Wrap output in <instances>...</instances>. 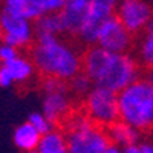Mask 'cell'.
<instances>
[{"mask_svg":"<svg viewBox=\"0 0 153 153\" xmlns=\"http://www.w3.org/2000/svg\"><path fill=\"white\" fill-rule=\"evenodd\" d=\"M120 120L141 132L153 129V87L147 78H138L118 92Z\"/></svg>","mask_w":153,"mask_h":153,"instance_id":"obj_3","label":"cell"},{"mask_svg":"<svg viewBox=\"0 0 153 153\" xmlns=\"http://www.w3.org/2000/svg\"><path fill=\"white\" fill-rule=\"evenodd\" d=\"M89 3H91V0H66L65 6L60 11L65 34L76 37L87 14Z\"/></svg>","mask_w":153,"mask_h":153,"instance_id":"obj_10","label":"cell"},{"mask_svg":"<svg viewBox=\"0 0 153 153\" xmlns=\"http://www.w3.org/2000/svg\"><path fill=\"white\" fill-rule=\"evenodd\" d=\"M2 65H5L6 69L9 71L12 80H14V84L16 83L23 84V83L29 81L32 78L34 72L37 71L34 66V61L25 55H19L14 60H11L8 63H2Z\"/></svg>","mask_w":153,"mask_h":153,"instance_id":"obj_13","label":"cell"},{"mask_svg":"<svg viewBox=\"0 0 153 153\" xmlns=\"http://www.w3.org/2000/svg\"><path fill=\"white\" fill-rule=\"evenodd\" d=\"M2 38H3V29H2V25H0V42H2Z\"/></svg>","mask_w":153,"mask_h":153,"instance_id":"obj_28","label":"cell"},{"mask_svg":"<svg viewBox=\"0 0 153 153\" xmlns=\"http://www.w3.org/2000/svg\"><path fill=\"white\" fill-rule=\"evenodd\" d=\"M28 153H40V152H38V150L35 149V150H31V152H28Z\"/></svg>","mask_w":153,"mask_h":153,"instance_id":"obj_29","label":"cell"},{"mask_svg":"<svg viewBox=\"0 0 153 153\" xmlns=\"http://www.w3.org/2000/svg\"><path fill=\"white\" fill-rule=\"evenodd\" d=\"M2 9L23 16L29 20L38 19V12L32 0H2Z\"/></svg>","mask_w":153,"mask_h":153,"instance_id":"obj_16","label":"cell"},{"mask_svg":"<svg viewBox=\"0 0 153 153\" xmlns=\"http://www.w3.org/2000/svg\"><path fill=\"white\" fill-rule=\"evenodd\" d=\"M115 14L133 35L147 29L153 17V9L146 0H120Z\"/></svg>","mask_w":153,"mask_h":153,"instance_id":"obj_8","label":"cell"},{"mask_svg":"<svg viewBox=\"0 0 153 153\" xmlns=\"http://www.w3.org/2000/svg\"><path fill=\"white\" fill-rule=\"evenodd\" d=\"M146 31L153 32V17H152V20H150V23H149V26H147V29H146Z\"/></svg>","mask_w":153,"mask_h":153,"instance_id":"obj_26","label":"cell"},{"mask_svg":"<svg viewBox=\"0 0 153 153\" xmlns=\"http://www.w3.org/2000/svg\"><path fill=\"white\" fill-rule=\"evenodd\" d=\"M43 113L55 123L66 121L72 115V98H71V87H63L58 91L46 92L43 100Z\"/></svg>","mask_w":153,"mask_h":153,"instance_id":"obj_9","label":"cell"},{"mask_svg":"<svg viewBox=\"0 0 153 153\" xmlns=\"http://www.w3.org/2000/svg\"><path fill=\"white\" fill-rule=\"evenodd\" d=\"M133 34L127 29L117 14L109 16L98 29L97 43L112 52H127L132 46Z\"/></svg>","mask_w":153,"mask_h":153,"instance_id":"obj_7","label":"cell"},{"mask_svg":"<svg viewBox=\"0 0 153 153\" xmlns=\"http://www.w3.org/2000/svg\"><path fill=\"white\" fill-rule=\"evenodd\" d=\"M141 149H143V153H153V139L141 143Z\"/></svg>","mask_w":153,"mask_h":153,"instance_id":"obj_25","label":"cell"},{"mask_svg":"<svg viewBox=\"0 0 153 153\" xmlns=\"http://www.w3.org/2000/svg\"><path fill=\"white\" fill-rule=\"evenodd\" d=\"M37 150L40 153H69L66 133L52 129L42 136Z\"/></svg>","mask_w":153,"mask_h":153,"instance_id":"obj_14","label":"cell"},{"mask_svg":"<svg viewBox=\"0 0 153 153\" xmlns=\"http://www.w3.org/2000/svg\"><path fill=\"white\" fill-rule=\"evenodd\" d=\"M83 72L91 76L95 86L121 92L139 78V63L127 52H112L92 45L83 52Z\"/></svg>","mask_w":153,"mask_h":153,"instance_id":"obj_1","label":"cell"},{"mask_svg":"<svg viewBox=\"0 0 153 153\" xmlns=\"http://www.w3.org/2000/svg\"><path fill=\"white\" fill-rule=\"evenodd\" d=\"M28 121H29L42 135H45V133H48V132H51V130L54 129V123L51 121L43 112H32L29 117H28Z\"/></svg>","mask_w":153,"mask_h":153,"instance_id":"obj_20","label":"cell"},{"mask_svg":"<svg viewBox=\"0 0 153 153\" xmlns=\"http://www.w3.org/2000/svg\"><path fill=\"white\" fill-rule=\"evenodd\" d=\"M12 84H14V80H12L9 71L6 69L5 65L0 63V87L6 89V87H11Z\"/></svg>","mask_w":153,"mask_h":153,"instance_id":"obj_22","label":"cell"},{"mask_svg":"<svg viewBox=\"0 0 153 153\" xmlns=\"http://www.w3.org/2000/svg\"><path fill=\"white\" fill-rule=\"evenodd\" d=\"M94 81L91 80V76H89L86 72H80V74H76L74 78L69 81V87H71V92L75 94L76 97H86L89 94V91L94 87Z\"/></svg>","mask_w":153,"mask_h":153,"instance_id":"obj_18","label":"cell"},{"mask_svg":"<svg viewBox=\"0 0 153 153\" xmlns=\"http://www.w3.org/2000/svg\"><path fill=\"white\" fill-rule=\"evenodd\" d=\"M32 2L38 12V17H42L43 14H49V12H60L66 0H32Z\"/></svg>","mask_w":153,"mask_h":153,"instance_id":"obj_19","label":"cell"},{"mask_svg":"<svg viewBox=\"0 0 153 153\" xmlns=\"http://www.w3.org/2000/svg\"><path fill=\"white\" fill-rule=\"evenodd\" d=\"M139 58L149 72H153V32L144 31V37L139 43Z\"/></svg>","mask_w":153,"mask_h":153,"instance_id":"obj_17","label":"cell"},{"mask_svg":"<svg viewBox=\"0 0 153 153\" xmlns=\"http://www.w3.org/2000/svg\"><path fill=\"white\" fill-rule=\"evenodd\" d=\"M0 25L3 29L2 42L14 46L17 49H25L35 40V28L32 20L2 9L0 11Z\"/></svg>","mask_w":153,"mask_h":153,"instance_id":"obj_6","label":"cell"},{"mask_svg":"<svg viewBox=\"0 0 153 153\" xmlns=\"http://www.w3.org/2000/svg\"><path fill=\"white\" fill-rule=\"evenodd\" d=\"M35 35H61L65 34L60 12H49L34 20Z\"/></svg>","mask_w":153,"mask_h":153,"instance_id":"obj_15","label":"cell"},{"mask_svg":"<svg viewBox=\"0 0 153 153\" xmlns=\"http://www.w3.org/2000/svg\"><path fill=\"white\" fill-rule=\"evenodd\" d=\"M106 132L110 143L118 144L121 147H127L130 144H136L141 141V130L123 120H118L109 127H106Z\"/></svg>","mask_w":153,"mask_h":153,"instance_id":"obj_11","label":"cell"},{"mask_svg":"<svg viewBox=\"0 0 153 153\" xmlns=\"http://www.w3.org/2000/svg\"><path fill=\"white\" fill-rule=\"evenodd\" d=\"M31 60L43 76L71 81L83 71V54L60 35H35Z\"/></svg>","mask_w":153,"mask_h":153,"instance_id":"obj_2","label":"cell"},{"mask_svg":"<svg viewBox=\"0 0 153 153\" xmlns=\"http://www.w3.org/2000/svg\"><path fill=\"white\" fill-rule=\"evenodd\" d=\"M42 133L38 132L35 127L26 121V123H22L20 126H17V129L14 130V144L17 149H20L22 152H31L35 150L40 144V139H42Z\"/></svg>","mask_w":153,"mask_h":153,"instance_id":"obj_12","label":"cell"},{"mask_svg":"<svg viewBox=\"0 0 153 153\" xmlns=\"http://www.w3.org/2000/svg\"><path fill=\"white\" fill-rule=\"evenodd\" d=\"M19 55H20V52L17 48L11 46L8 43H3V42L0 43V63H8Z\"/></svg>","mask_w":153,"mask_h":153,"instance_id":"obj_21","label":"cell"},{"mask_svg":"<svg viewBox=\"0 0 153 153\" xmlns=\"http://www.w3.org/2000/svg\"><path fill=\"white\" fill-rule=\"evenodd\" d=\"M104 129L86 113H72L66 120L69 153H106L110 139Z\"/></svg>","mask_w":153,"mask_h":153,"instance_id":"obj_4","label":"cell"},{"mask_svg":"<svg viewBox=\"0 0 153 153\" xmlns=\"http://www.w3.org/2000/svg\"><path fill=\"white\" fill-rule=\"evenodd\" d=\"M106 153H124V147H121V146H118V144L110 143L109 147H107V150H106Z\"/></svg>","mask_w":153,"mask_h":153,"instance_id":"obj_24","label":"cell"},{"mask_svg":"<svg viewBox=\"0 0 153 153\" xmlns=\"http://www.w3.org/2000/svg\"><path fill=\"white\" fill-rule=\"evenodd\" d=\"M147 80L150 81V84H152V87H153V72H150V74H149V76H147Z\"/></svg>","mask_w":153,"mask_h":153,"instance_id":"obj_27","label":"cell"},{"mask_svg":"<svg viewBox=\"0 0 153 153\" xmlns=\"http://www.w3.org/2000/svg\"><path fill=\"white\" fill-rule=\"evenodd\" d=\"M124 153H143V149H141V143H136V144H130L124 147Z\"/></svg>","mask_w":153,"mask_h":153,"instance_id":"obj_23","label":"cell"},{"mask_svg":"<svg viewBox=\"0 0 153 153\" xmlns=\"http://www.w3.org/2000/svg\"><path fill=\"white\" fill-rule=\"evenodd\" d=\"M83 100V110L94 123L109 127L120 120L118 92L104 86H94Z\"/></svg>","mask_w":153,"mask_h":153,"instance_id":"obj_5","label":"cell"}]
</instances>
